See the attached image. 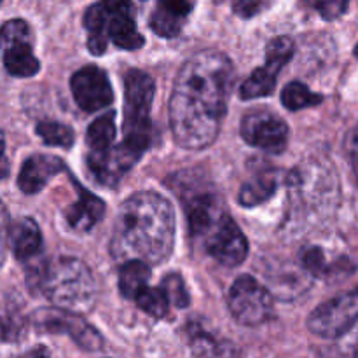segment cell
Instances as JSON below:
<instances>
[{
  "mask_svg": "<svg viewBox=\"0 0 358 358\" xmlns=\"http://www.w3.org/2000/svg\"><path fill=\"white\" fill-rule=\"evenodd\" d=\"M233 86L234 66L222 52L201 51L182 65L168 105L178 145L201 150L215 142Z\"/></svg>",
  "mask_w": 358,
  "mask_h": 358,
  "instance_id": "6da1fadb",
  "label": "cell"
},
{
  "mask_svg": "<svg viewBox=\"0 0 358 358\" xmlns=\"http://www.w3.org/2000/svg\"><path fill=\"white\" fill-rule=\"evenodd\" d=\"M175 243V210L157 192H136L122 203L115 220L110 252L117 261L140 259L161 264Z\"/></svg>",
  "mask_w": 358,
  "mask_h": 358,
  "instance_id": "7a4b0ae2",
  "label": "cell"
},
{
  "mask_svg": "<svg viewBox=\"0 0 358 358\" xmlns=\"http://www.w3.org/2000/svg\"><path fill=\"white\" fill-rule=\"evenodd\" d=\"M27 283L48 297L55 306L77 313H87L96 303V283L93 273L83 261L58 257L30 269Z\"/></svg>",
  "mask_w": 358,
  "mask_h": 358,
  "instance_id": "3957f363",
  "label": "cell"
},
{
  "mask_svg": "<svg viewBox=\"0 0 358 358\" xmlns=\"http://www.w3.org/2000/svg\"><path fill=\"white\" fill-rule=\"evenodd\" d=\"M154 80L142 70H129L124 77V140L122 145L142 157L152 142L150 105L154 100Z\"/></svg>",
  "mask_w": 358,
  "mask_h": 358,
  "instance_id": "277c9868",
  "label": "cell"
},
{
  "mask_svg": "<svg viewBox=\"0 0 358 358\" xmlns=\"http://www.w3.org/2000/svg\"><path fill=\"white\" fill-rule=\"evenodd\" d=\"M30 324L38 332L45 334L69 336L84 352H100L103 348V338L87 320L77 315V311L66 308H38L30 315Z\"/></svg>",
  "mask_w": 358,
  "mask_h": 358,
  "instance_id": "5b68a950",
  "label": "cell"
},
{
  "mask_svg": "<svg viewBox=\"0 0 358 358\" xmlns=\"http://www.w3.org/2000/svg\"><path fill=\"white\" fill-rule=\"evenodd\" d=\"M227 308L238 324L245 327H259L273 317L275 303L268 287L259 283L254 276L243 275L231 285Z\"/></svg>",
  "mask_w": 358,
  "mask_h": 358,
  "instance_id": "8992f818",
  "label": "cell"
},
{
  "mask_svg": "<svg viewBox=\"0 0 358 358\" xmlns=\"http://www.w3.org/2000/svg\"><path fill=\"white\" fill-rule=\"evenodd\" d=\"M358 322V290L320 304L308 317V329L324 339H339Z\"/></svg>",
  "mask_w": 358,
  "mask_h": 358,
  "instance_id": "52a82bcc",
  "label": "cell"
},
{
  "mask_svg": "<svg viewBox=\"0 0 358 358\" xmlns=\"http://www.w3.org/2000/svg\"><path fill=\"white\" fill-rule=\"evenodd\" d=\"M3 65L14 77H34L41 70L30 44V27L23 20H9L2 27Z\"/></svg>",
  "mask_w": 358,
  "mask_h": 358,
  "instance_id": "ba28073f",
  "label": "cell"
},
{
  "mask_svg": "<svg viewBox=\"0 0 358 358\" xmlns=\"http://www.w3.org/2000/svg\"><path fill=\"white\" fill-rule=\"evenodd\" d=\"M241 136L245 142L269 154H280L289 142V126L273 112L257 108L245 114L241 121Z\"/></svg>",
  "mask_w": 358,
  "mask_h": 358,
  "instance_id": "9c48e42d",
  "label": "cell"
},
{
  "mask_svg": "<svg viewBox=\"0 0 358 358\" xmlns=\"http://www.w3.org/2000/svg\"><path fill=\"white\" fill-rule=\"evenodd\" d=\"M205 240L206 252L227 268H236V266L243 264V261L247 259V238L227 213L220 217V220L206 234Z\"/></svg>",
  "mask_w": 358,
  "mask_h": 358,
  "instance_id": "30bf717a",
  "label": "cell"
},
{
  "mask_svg": "<svg viewBox=\"0 0 358 358\" xmlns=\"http://www.w3.org/2000/svg\"><path fill=\"white\" fill-rule=\"evenodd\" d=\"M178 189V196L185 205V213H187L189 229H191L192 236H206L210 231L215 227L220 217L224 215L222 203L220 199L213 194L208 189H192L189 185L182 184Z\"/></svg>",
  "mask_w": 358,
  "mask_h": 358,
  "instance_id": "8fae6325",
  "label": "cell"
},
{
  "mask_svg": "<svg viewBox=\"0 0 358 358\" xmlns=\"http://www.w3.org/2000/svg\"><path fill=\"white\" fill-rule=\"evenodd\" d=\"M73 100L84 112H96L114 101V91L107 73L94 65L83 66L70 79Z\"/></svg>",
  "mask_w": 358,
  "mask_h": 358,
  "instance_id": "7c38bea8",
  "label": "cell"
},
{
  "mask_svg": "<svg viewBox=\"0 0 358 358\" xmlns=\"http://www.w3.org/2000/svg\"><path fill=\"white\" fill-rule=\"evenodd\" d=\"M65 170V163L59 157L49 154H34L27 157L20 170L17 185L24 194H35L49 184L52 177Z\"/></svg>",
  "mask_w": 358,
  "mask_h": 358,
  "instance_id": "4fadbf2b",
  "label": "cell"
},
{
  "mask_svg": "<svg viewBox=\"0 0 358 358\" xmlns=\"http://www.w3.org/2000/svg\"><path fill=\"white\" fill-rule=\"evenodd\" d=\"M194 0H159L150 16V28L159 37L173 38L180 34L185 17L191 14Z\"/></svg>",
  "mask_w": 358,
  "mask_h": 358,
  "instance_id": "5bb4252c",
  "label": "cell"
},
{
  "mask_svg": "<svg viewBox=\"0 0 358 358\" xmlns=\"http://www.w3.org/2000/svg\"><path fill=\"white\" fill-rule=\"evenodd\" d=\"M107 9V7H105ZM107 35L117 48L126 51H136L145 44L143 35L136 30L135 10H108Z\"/></svg>",
  "mask_w": 358,
  "mask_h": 358,
  "instance_id": "9a60e30c",
  "label": "cell"
},
{
  "mask_svg": "<svg viewBox=\"0 0 358 358\" xmlns=\"http://www.w3.org/2000/svg\"><path fill=\"white\" fill-rule=\"evenodd\" d=\"M105 213V203L98 196L79 187V198L66 212V222L73 231L87 233L101 220Z\"/></svg>",
  "mask_w": 358,
  "mask_h": 358,
  "instance_id": "2e32d148",
  "label": "cell"
},
{
  "mask_svg": "<svg viewBox=\"0 0 358 358\" xmlns=\"http://www.w3.org/2000/svg\"><path fill=\"white\" fill-rule=\"evenodd\" d=\"M9 240L13 254L16 255V259H20L23 262L30 261V259H34L41 252V229H38L37 222L34 219H30V217H23V219L10 224Z\"/></svg>",
  "mask_w": 358,
  "mask_h": 358,
  "instance_id": "e0dca14e",
  "label": "cell"
},
{
  "mask_svg": "<svg viewBox=\"0 0 358 358\" xmlns=\"http://www.w3.org/2000/svg\"><path fill=\"white\" fill-rule=\"evenodd\" d=\"M115 112L108 110L90 124L86 133V142L90 147L87 159H96L105 156L112 149L115 138Z\"/></svg>",
  "mask_w": 358,
  "mask_h": 358,
  "instance_id": "ac0fdd59",
  "label": "cell"
},
{
  "mask_svg": "<svg viewBox=\"0 0 358 358\" xmlns=\"http://www.w3.org/2000/svg\"><path fill=\"white\" fill-rule=\"evenodd\" d=\"M107 20L108 13L105 9L103 3H94L84 14V27H86L90 38H87V48H90L91 55H103L108 44L107 35Z\"/></svg>",
  "mask_w": 358,
  "mask_h": 358,
  "instance_id": "d6986e66",
  "label": "cell"
},
{
  "mask_svg": "<svg viewBox=\"0 0 358 358\" xmlns=\"http://www.w3.org/2000/svg\"><path fill=\"white\" fill-rule=\"evenodd\" d=\"M149 278V262L140 261V259L122 262L121 269H119V289H121V294L128 299H136V296L147 287Z\"/></svg>",
  "mask_w": 358,
  "mask_h": 358,
  "instance_id": "ffe728a7",
  "label": "cell"
},
{
  "mask_svg": "<svg viewBox=\"0 0 358 358\" xmlns=\"http://www.w3.org/2000/svg\"><path fill=\"white\" fill-rule=\"evenodd\" d=\"M276 187H278V178L275 177V173L255 175V178H250L241 187L238 199H240V203L245 208L259 206L261 203L273 198V194L276 192Z\"/></svg>",
  "mask_w": 358,
  "mask_h": 358,
  "instance_id": "44dd1931",
  "label": "cell"
},
{
  "mask_svg": "<svg viewBox=\"0 0 358 358\" xmlns=\"http://www.w3.org/2000/svg\"><path fill=\"white\" fill-rule=\"evenodd\" d=\"M276 70H273L271 66L264 65L262 69L254 70V72L248 76V79H245V83L240 87V96L243 100H255V98L269 96L273 94L276 87Z\"/></svg>",
  "mask_w": 358,
  "mask_h": 358,
  "instance_id": "7402d4cb",
  "label": "cell"
},
{
  "mask_svg": "<svg viewBox=\"0 0 358 358\" xmlns=\"http://www.w3.org/2000/svg\"><path fill=\"white\" fill-rule=\"evenodd\" d=\"M324 98L320 94L313 93L306 84L303 83H289L282 91V103L289 110H301V108L313 107L322 103Z\"/></svg>",
  "mask_w": 358,
  "mask_h": 358,
  "instance_id": "603a6c76",
  "label": "cell"
},
{
  "mask_svg": "<svg viewBox=\"0 0 358 358\" xmlns=\"http://www.w3.org/2000/svg\"><path fill=\"white\" fill-rule=\"evenodd\" d=\"M135 301L140 310L152 318H164L168 315V310H170V299H168V296L164 294V290L161 287L159 289L145 287L136 296Z\"/></svg>",
  "mask_w": 358,
  "mask_h": 358,
  "instance_id": "cb8c5ba5",
  "label": "cell"
},
{
  "mask_svg": "<svg viewBox=\"0 0 358 358\" xmlns=\"http://www.w3.org/2000/svg\"><path fill=\"white\" fill-rule=\"evenodd\" d=\"M37 135L41 136L45 145L63 147L70 149L73 145V131L65 124L52 121H41L37 124Z\"/></svg>",
  "mask_w": 358,
  "mask_h": 358,
  "instance_id": "d4e9b609",
  "label": "cell"
},
{
  "mask_svg": "<svg viewBox=\"0 0 358 358\" xmlns=\"http://www.w3.org/2000/svg\"><path fill=\"white\" fill-rule=\"evenodd\" d=\"M294 42L289 37H275L266 45V65L280 72L294 56Z\"/></svg>",
  "mask_w": 358,
  "mask_h": 358,
  "instance_id": "484cf974",
  "label": "cell"
},
{
  "mask_svg": "<svg viewBox=\"0 0 358 358\" xmlns=\"http://www.w3.org/2000/svg\"><path fill=\"white\" fill-rule=\"evenodd\" d=\"M301 266L310 273V276L317 278H327L332 273V266L329 264L325 254L318 247H306L301 252Z\"/></svg>",
  "mask_w": 358,
  "mask_h": 358,
  "instance_id": "4316f807",
  "label": "cell"
},
{
  "mask_svg": "<svg viewBox=\"0 0 358 358\" xmlns=\"http://www.w3.org/2000/svg\"><path fill=\"white\" fill-rule=\"evenodd\" d=\"M161 289L168 296L170 303L177 308H187L191 303V296H189L187 289H185L184 278L178 273H171V275L164 276L161 282Z\"/></svg>",
  "mask_w": 358,
  "mask_h": 358,
  "instance_id": "83f0119b",
  "label": "cell"
},
{
  "mask_svg": "<svg viewBox=\"0 0 358 358\" xmlns=\"http://www.w3.org/2000/svg\"><path fill=\"white\" fill-rule=\"evenodd\" d=\"M191 346H192V353L199 357H208V355H233V352H227V350L222 348V343L215 341L210 334L203 331H196L192 332V339H191Z\"/></svg>",
  "mask_w": 358,
  "mask_h": 358,
  "instance_id": "f1b7e54d",
  "label": "cell"
},
{
  "mask_svg": "<svg viewBox=\"0 0 358 358\" xmlns=\"http://www.w3.org/2000/svg\"><path fill=\"white\" fill-rule=\"evenodd\" d=\"M310 9L317 10L324 20H338L348 9L350 0H304Z\"/></svg>",
  "mask_w": 358,
  "mask_h": 358,
  "instance_id": "f546056e",
  "label": "cell"
},
{
  "mask_svg": "<svg viewBox=\"0 0 358 358\" xmlns=\"http://www.w3.org/2000/svg\"><path fill=\"white\" fill-rule=\"evenodd\" d=\"M273 3V0H234L233 2V10L234 14H238L240 17H254L257 14H261L262 10L268 9Z\"/></svg>",
  "mask_w": 358,
  "mask_h": 358,
  "instance_id": "4dcf8cb0",
  "label": "cell"
},
{
  "mask_svg": "<svg viewBox=\"0 0 358 358\" xmlns=\"http://www.w3.org/2000/svg\"><path fill=\"white\" fill-rule=\"evenodd\" d=\"M345 149H346V154H348L350 163H352V168L353 171H355V177L358 180V128L352 129V131L346 135Z\"/></svg>",
  "mask_w": 358,
  "mask_h": 358,
  "instance_id": "1f68e13d",
  "label": "cell"
},
{
  "mask_svg": "<svg viewBox=\"0 0 358 358\" xmlns=\"http://www.w3.org/2000/svg\"><path fill=\"white\" fill-rule=\"evenodd\" d=\"M339 339H343L341 352L345 353V355L358 357V322L352 329H350L348 332H346L345 336H343V338Z\"/></svg>",
  "mask_w": 358,
  "mask_h": 358,
  "instance_id": "d6a6232c",
  "label": "cell"
}]
</instances>
